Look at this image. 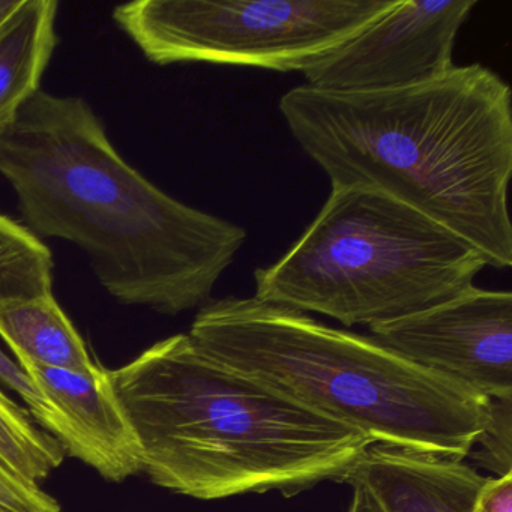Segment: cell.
Returning <instances> with one entry per match:
<instances>
[{
	"label": "cell",
	"mask_w": 512,
	"mask_h": 512,
	"mask_svg": "<svg viewBox=\"0 0 512 512\" xmlns=\"http://www.w3.org/2000/svg\"><path fill=\"white\" fill-rule=\"evenodd\" d=\"M0 175L28 226L82 248L125 305L169 316L202 308L247 241L244 227L140 175L83 98L40 89L0 134Z\"/></svg>",
	"instance_id": "1"
},
{
	"label": "cell",
	"mask_w": 512,
	"mask_h": 512,
	"mask_svg": "<svg viewBox=\"0 0 512 512\" xmlns=\"http://www.w3.org/2000/svg\"><path fill=\"white\" fill-rule=\"evenodd\" d=\"M280 110L332 188L382 191L469 242L487 266L512 265V95L496 73L466 65L365 94L304 85Z\"/></svg>",
	"instance_id": "2"
},
{
	"label": "cell",
	"mask_w": 512,
	"mask_h": 512,
	"mask_svg": "<svg viewBox=\"0 0 512 512\" xmlns=\"http://www.w3.org/2000/svg\"><path fill=\"white\" fill-rule=\"evenodd\" d=\"M110 377L143 470L182 496H296L320 482H344L374 445L212 358L188 334L158 341Z\"/></svg>",
	"instance_id": "3"
},
{
	"label": "cell",
	"mask_w": 512,
	"mask_h": 512,
	"mask_svg": "<svg viewBox=\"0 0 512 512\" xmlns=\"http://www.w3.org/2000/svg\"><path fill=\"white\" fill-rule=\"evenodd\" d=\"M188 335L212 358L373 443L464 460L490 416V398L374 338L254 296L209 301Z\"/></svg>",
	"instance_id": "4"
},
{
	"label": "cell",
	"mask_w": 512,
	"mask_h": 512,
	"mask_svg": "<svg viewBox=\"0 0 512 512\" xmlns=\"http://www.w3.org/2000/svg\"><path fill=\"white\" fill-rule=\"evenodd\" d=\"M484 268L469 242L400 200L334 187L295 245L254 272V298L371 328L455 298Z\"/></svg>",
	"instance_id": "5"
},
{
	"label": "cell",
	"mask_w": 512,
	"mask_h": 512,
	"mask_svg": "<svg viewBox=\"0 0 512 512\" xmlns=\"http://www.w3.org/2000/svg\"><path fill=\"white\" fill-rule=\"evenodd\" d=\"M397 0H139L116 25L157 65L200 64L304 73Z\"/></svg>",
	"instance_id": "6"
},
{
	"label": "cell",
	"mask_w": 512,
	"mask_h": 512,
	"mask_svg": "<svg viewBox=\"0 0 512 512\" xmlns=\"http://www.w3.org/2000/svg\"><path fill=\"white\" fill-rule=\"evenodd\" d=\"M475 0H397L352 40L302 73L308 88L338 94L394 91L446 76Z\"/></svg>",
	"instance_id": "7"
},
{
	"label": "cell",
	"mask_w": 512,
	"mask_h": 512,
	"mask_svg": "<svg viewBox=\"0 0 512 512\" xmlns=\"http://www.w3.org/2000/svg\"><path fill=\"white\" fill-rule=\"evenodd\" d=\"M371 338L490 400H512V295L470 287L427 310L371 326Z\"/></svg>",
	"instance_id": "8"
},
{
	"label": "cell",
	"mask_w": 512,
	"mask_h": 512,
	"mask_svg": "<svg viewBox=\"0 0 512 512\" xmlns=\"http://www.w3.org/2000/svg\"><path fill=\"white\" fill-rule=\"evenodd\" d=\"M19 364L64 418L70 434L65 452L107 481L122 482L142 472V448L109 370L100 364L91 373L44 367L25 359Z\"/></svg>",
	"instance_id": "9"
},
{
	"label": "cell",
	"mask_w": 512,
	"mask_h": 512,
	"mask_svg": "<svg viewBox=\"0 0 512 512\" xmlns=\"http://www.w3.org/2000/svg\"><path fill=\"white\" fill-rule=\"evenodd\" d=\"M463 461L374 443L344 482L365 488L383 512H475L493 476Z\"/></svg>",
	"instance_id": "10"
},
{
	"label": "cell",
	"mask_w": 512,
	"mask_h": 512,
	"mask_svg": "<svg viewBox=\"0 0 512 512\" xmlns=\"http://www.w3.org/2000/svg\"><path fill=\"white\" fill-rule=\"evenodd\" d=\"M58 8L56 0H23L0 25V134L40 91L58 44Z\"/></svg>",
	"instance_id": "11"
},
{
	"label": "cell",
	"mask_w": 512,
	"mask_h": 512,
	"mask_svg": "<svg viewBox=\"0 0 512 512\" xmlns=\"http://www.w3.org/2000/svg\"><path fill=\"white\" fill-rule=\"evenodd\" d=\"M0 337L19 361L77 373L98 365L53 293L0 305Z\"/></svg>",
	"instance_id": "12"
},
{
	"label": "cell",
	"mask_w": 512,
	"mask_h": 512,
	"mask_svg": "<svg viewBox=\"0 0 512 512\" xmlns=\"http://www.w3.org/2000/svg\"><path fill=\"white\" fill-rule=\"evenodd\" d=\"M53 293V256L28 227L0 215V305Z\"/></svg>",
	"instance_id": "13"
},
{
	"label": "cell",
	"mask_w": 512,
	"mask_h": 512,
	"mask_svg": "<svg viewBox=\"0 0 512 512\" xmlns=\"http://www.w3.org/2000/svg\"><path fill=\"white\" fill-rule=\"evenodd\" d=\"M64 458L59 440L41 430L29 410L0 391V461L22 478L40 484Z\"/></svg>",
	"instance_id": "14"
},
{
	"label": "cell",
	"mask_w": 512,
	"mask_h": 512,
	"mask_svg": "<svg viewBox=\"0 0 512 512\" xmlns=\"http://www.w3.org/2000/svg\"><path fill=\"white\" fill-rule=\"evenodd\" d=\"M475 446L478 451L469 455L482 469L490 470L496 478L512 473V400H491L487 425Z\"/></svg>",
	"instance_id": "15"
},
{
	"label": "cell",
	"mask_w": 512,
	"mask_h": 512,
	"mask_svg": "<svg viewBox=\"0 0 512 512\" xmlns=\"http://www.w3.org/2000/svg\"><path fill=\"white\" fill-rule=\"evenodd\" d=\"M0 382H4L8 388L13 389L19 397L25 401L29 413L59 440L65 449L68 443V428L64 418L44 397L37 383L26 373L25 368L16 364L10 356L5 355L0 349Z\"/></svg>",
	"instance_id": "16"
},
{
	"label": "cell",
	"mask_w": 512,
	"mask_h": 512,
	"mask_svg": "<svg viewBox=\"0 0 512 512\" xmlns=\"http://www.w3.org/2000/svg\"><path fill=\"white\" fill-rule=\"evenodd\" d=\"M0 512H62L58 500L0 461Z\"/></svg>",
	"instance_id": "17"
},
{
	"label": "cell",
	"mask_w": 512,
	"mask_h": 512,
	"mask_svg": "<svg viewBox=\"0 0 512 512\" xmlns=\"http://www.w3.org/2000/svg\"><path fill=\"white\" fill-rule=\"evenodd\" d=\"M475 512H512V473L491 478L479 497Z\"/></svg>",
	"instance_id": "18"
},
{
	"label": "cell",
	"mask_w": 512,
	"mask_h": 512,
	"mask_svg": "<svg viewBox=\"0 0 512 512\" xmlns=\"http://www.w3.org/2000/svg\"><path fill=\"white\" fill-rule=\"evenodd\" d=\"M353 494L347 512H383L365 488L352 485Z\"/></svg>",
	"instance_id": "19"
},
{
	"label": "cell",
	"mask_w": 512,
	"mask_h": 512,
	"mask_svg": "<svg viewBox=\"0 0 512 512\" xmlns=\"http://www.w3.org/2000/svg\"><path fill=\"white\" fill-rule=\"evenodd\" d=\"M23 0H0V25L22 5Z\"/></svg>",
	"instance_id": "20"
}]
</instances>
